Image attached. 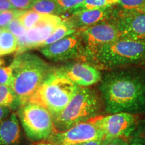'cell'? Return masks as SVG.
<instances>
[{
    "label": "cell",
    "instance_id": "1",
    "mask_svg": "<svg viewBox=\"0 0 145 145\" xmlns=\"http://www.w3.org/2000/svg\"><path fill=\"white\" fill-rule=\"evenodd\" d=\"M105 108L111 114H137L145 110V74L114 71L101 78L99 87Z\"/></svg>",
    "mask_w": 145,
    "mask_h": 145
},
{
    "label": "cell",
    "instance_id": "2",
    "mask_svg": "<svg viewBox=\"0 0 145 145\" xmlns=\"http://www.w3.org/2000/svg\"><path fill=\"white\" fill-rule=\"evenodd\" d=\"M10 65L13 69L11 88L19 106L29 100L54 70L39 56L26 52L16 54Z\"/></svg>",
    "mask_w": 145,
    "mask_h": 145
},
{
    "label": "cell",
    "instance_id": "3",
    "mask_svg": "<svg viewBox=\"0 0 145 145\" xmlns=\"http://www.w3.org/2000/svg\"><path fill=\"white\" fill-rule=\"evenodd\" d=\"M100 109L101 101L96 92L87 87L78 86L66 108L54 118L56 132L64 131L98 116Z\"/></svg>",
    "mask_w": 145,
    "mask_h": 145
},
{
    "label": "cell",
    "instance_id": "4",
    "mask_svg": "<svg viewBox=\"0 0 145 145\" xmlns=\"http://www.w3.org/2000/svg\"><path fill=\"white\" fill-rule=\"evenodd\" d=\"M77 88V85L53 70L28 101L44 107L54 118L66 108Z\"/></svg>",
    "mask_w": 145,
    "mask_h": 145
},
{
    "label": "cell",
    "instance_id": "5",
    "mask_svg": "<svg viewBox=\"0 0 145 145\" xmlns=\"http://www.w3.org/2000/svg\"><path fill=\"white\" fill-rule=\"evenodd\" d=\"M89 59L104 68L144 62L145 41L118 39L101 46Z\"/></svg>",
    "mask_w": 145,
    "mask_h": 145
},
{
    "label": "cell",
    "instance_id": "6",
    "mask_svg": "<svg viewBox=\"0 0 145 145\" xmlns=\"http://www.w3.org/2000/svg\"><path fill=\"white\" fill-rule=\"evenodd\" d=\"M16 114L26 137L32 142L47 141L56 132L52 114L40 105L26 101L18 107Z\"/></svg>",
    "mask_w": 145,
    "mask_h": 145
},
{
    "label": "cell",
    "instance_id": "7",
    "mask_svg": "<svg viewBox=\"0 0 145 145\" xmlns=\"http://www.w3.org/2000/svg\"><path fill=\"white\" fill-rule=\"evenodd\" d=\"M135 114L121 112L91 119L102 132L104 140L115 138H127L134 133L138 126Z\"/></svg>",
    "mask_w": 145,
    "mask_h": 145
},
{
    "label": "cell",
    "instance_id": "8",
    "mask_svg": "<svg viewBox=\"0 0 145 145\" xmlns=\"http://www.w3.org/2000/svg\"><path fill=\"white\" fill-rule=\"evenodd\" d=\"M78 31L84 46L85 58L88 59L101 46L122 39L120 32L113 22L99 23Z\"/></svg>",
    "mask_w": 145,
    "mask_h": 145
},
{
    "label": "cell",
    "instance_id": "9",
    "mask_svg": "<svg viewBox=\"0 0 145 145\" xmlns=\"http://www.w3.org/2000/svg\"><path fill=\"white\" fill-rule=\"evenodd\" d=\"M99 139H104V135L90 120L75 125L64 131L55 132L46 142L51 145H76Z\"/></svg>",
    "mask_w": 145,
    "mask_h": 145
},
{
    "label": "cell",
    "instance_id": "10",
    "mask_svg": "<svg viewBox=\"0 0 145 145\" xmlns=\"http://www.w3.org/2000/svg\"><path fill=\"white\" fill-rule=\"evenodd\" d=\"M64 19L59 16L47 15L32 28L27 30L22 37L18 39L17 54L22 53L32 48L42 47L45 41Z\"/></svg>",
    "mask_w": 145,
    "mask_h": 145
},
{
    "label": "cell",
    "instance_id": "11",
    "mask_svg": "<svg viewBox=\"0 0 145 145\" xmlns=\"http://www.w3.org/2000/svg\"><path fill=\"white\" fill-rule=\"evenodd\" d=\"M42 54L52 61H66L85 57V49L79 31L53 44L42 47Z\"/></svg>",
    "mask_w": 145,
    "mask_h": 145
},
{
    "label": "cell",
    "instance_id": "12",
    "mask_svg": "<svg viewBox=\"0 0 145 145\" xmlns=\"http://www.w3.org/2000/svg\"><path fill=\"white\" fill-rule=\"evenodd\" d=\"M112 22L118 29L122 39L145 41V13L117 12Z\"/></svg>",
    "mask_w": 145,
    "mask_h": 145
},
{
    "label": "cell",
    "instance_id": "13",
    "mask_svg": "<svg viewBox=\"0 0 145 145\" xmlns=\"http://www.w3.org/2000/svg\"><path fill=\"white\" fill-rule=\"evenodd\" d=\"M57 73L63 76L74 84L81 87H88L101 80L99 71L86 63H71L54 69Z\"/></svg>",
    "mask_w": 145,
    "mask_h": 145
},
{
    "label": "cell",
    "instance_id": "14",
    "mask_svg": "<svg viewBox=\"0 0 145 145\" xmlns=\"http://www.w3.org/2000/svg\"><path fill=\"white\" fill-rule=\"evenodd\" d=\"M116 11L112 8H106L95 10H84L72 14L65 20L75 29L79 30L93 26L97 24L106 22L109 20H113L116 14Z\"/></svg>",
    "mask_w": 145,
    "mask_h": 145
},
{
    "label": "cell",
    "instance_id": "15",
    "mask_svg": "<svg viewBox=\"0 0 145 145\" xmlns=\"http://www.w3.org/2000/svg\"><path fill=\"white\" fill-rule=\"evenodd\" d=\"M21 129L17 114L12 112L0 121V145H19Z\"/></svg>",
    "mask_w": 145,
    "mask_h": 145
},
{
    "label": "cell",
    "instance_id": "16",
    "mask_svg": "<svg viewBox=\"0 0 145 145\" xmlns=\"http://www.w3.org/2000/svg\"><path fill=\"white\" fill-rule=\"evenodd\" d=\"M18 49V39L6 28H0V57L7 55Z\"/></svg>",
    "mask_w": 145,
    "mask_h": 145
},
{
    "label": "cell",
    "instance_id": "17",
    "mask_svg": "<svg viewBox=\"0 0 145 145\" xmlns=\"http://www.w3.org/2000/svg\"><path fill=\"white\" fill-rule=\"evenodd\" d=\"M30 10L40 14L59 16L65 12L55 0H36Z\"/></svg>",
    "mask_w": 145,
    "mask_h": 145
},
{
    "label": "cell",
    "instance_id": "18",
    "mask_svg": "<svg viewBox=\"0 0 145 145\" xmlns=\"http://www.w3.org/2000/svg\"><path fill=\"white\" fill-rule=\"evenodd\" d=\"M77 30V29L73 28L71 25H70L67 22H66L64 20L63 22L54 30V32L49 36V38L45 41L43 46L53 44L56 42L61 40V39H64L66 36L75 33Z\"/></svg>",
    "mask_w": 145,
    "mask_h": 145
},
{
    "label": "cell",
    "instance_id": "19",
    "mask_svg": "<svg viewBox=\"0 0 145 145\" xmlns=\"http://www.w3.org/2000/svg\"><path fill=\"white\" fill-rule=\"evenodd\" d=\"M19 103L13 89L10 86L0 85V108H18Z\"/></svg>",
    "mask_w": 145,
    "mask_h": 145
},
{
    "label": "cell",
    "instance_id": "20",
    "mask_svg": "<svg viewBox=\"0 0 145 145\" xmlns=\"http://www.w3.org/2000/svg\"><path fill=\"white\" fill-rule=\"evenodd\" d=\"M119 1L120 0H85L82 4L72 10L71 13L75 14L84 10L110 8L114 5L118 4Z\"/></svg>",
    "mask_w": 145,
    "mask_h": 145
},
{
    "label": "cell",
    "instance_id": "21",
    "mask_svg": "<svg viewBox=\"0 0 145 145\" xmlns=\"http://www.w3.org/2000/svg\"><path fill=\"white\" fill-rule=\"evenodd\" d=\"M47 14H42L34 12L33 10L25 11L22 15L18 18L27 30L32 28L37 25L45 18Z\"/></svg>",
    "mask_w": 145,
    "mask_h": 145
},
{
    "label": "cell",
    "instance_id": "22",
    "mask_svg": "<svg viewBox=\"0 0 145 145\" xmlns=\"http://www.w3.org/2000/svg\"><path fill=\"white\" fill-rule=\"evenodd\" d=\"M24 12L15 9L0 12V28H5L12 20L19 18Z\"/></svg>",
    "mask_w": 145,
    "mask_h": 145
},
{
    "label": "cell",
    "instance_id": "23",
    "mask_svg": "<svg viewBox=\"0 0 145 145\" xmlns=\"http://www.w3.org/2000/svg\"><path fill=\"white\" fill-rule=\"evenodd\" d=\"M13 80V69L11 65L5 66L0 61V85L11 87Z\"/></svg>",
    "mask_w": 145,
    "mask_h": 145
},
{
    "label": "cell",
    "instance_id": "24",
    "mask_svg": "<svg viewBox=\"0 0 145 145\" xmlns=\"http://www.w3.org/2000/svg\"><path fill=\"white\" fill-rule=\"evenodd\" d=\"M5 28H6L9 31L12 32L16 37H17L18 39L24 36V34H26L27 31V29L25 28L22 23L21 22V21L18 18H16V19L12 20Z\"/></svg>",
    "mask_w": 145,
    "mask_h": 145
},
{
    "label": "cell",
    "instance_id": "25",
    "mask_svg": "<svg viewBox=\"0 0 145 145\" xmlns=\"http://www.w3.org/2000/svg\"><path fill=\"white\" fill-rule=\"evenodd\" d=\"M118 4L122 10L137 12L145 5V0H120Z\"/></svg>",
    "mask_w": 145,
    "mask_h": 145
},
{
    "label": "cell",
    "instance_id": "26",
    "mask_svg": "<svg viewBox=\"0 0 145 145\" xmlns=\"http://www.w3.org/2000/svg\"><path fill=\"white\" fill-rule=\"evenodd\" d=\"M85 0H55L64 12H71L84 2Z\"/></svg>",
    "mask_w": 145,
    "mask_h": 145
},
{
    "label": "cell",
    "instance_id": "27",
    "mask_svg": "<svg viewBox=\"0 0 145 145\" xmlns=\"http://www.w3.org/2000/svg\"><path fill=\"white\" fill-rule=\"evenodd\" d=\"M12 5L17 10H30L36 0H9Z\"/></svg>",
    "mask_w": 145,
    "mask_h": 145
},
{
    "label": "cell",
    "instance_id": "28",
    "mask_svg": "<svg viewBox=\"0 0 145 145\" xmlns=\"http://www.w3.org/2000/svg\"><path fill=\"white\" fill-rule=\"evenodd\" d=\"M103 145H129V142L125 138L120 137L104 140Z\"/></svg>",
    "mask_w": 145,
    "mask_h": 145
},
{
    "label": "cell",
    "instance_id": "29",
    "mask_svg": "<svg viewBox=\"0 0 145 145\" xmlns=\"http://www.w3.org/2000/svg\"><path fill=\"white\" fill-rule=\"evenodd\" d=\"M15 9L9 0H0V12Z\"/></svg>",
    "mask_w": 145,
    "mask_h": 145
},
{
    "label": "cell",
    "instance_id": "30",
    "mask_svg": "<svg viewBox=\"0 0 145 145\" xmlns=\"http://www.w3.org/2000/svg\"><path fill=\"white\" fill-rule=\"evenodd\" d=\"M129 145H145V138L135 135L129 142Z\"/></svg>",
    "mask_w": 145,
    "mask_h": 145
},
{
    "label": "cell",
    "instance_id": "31",
    "mask_svg": "<svg viewBox=\"0 0 145 145\" xmlns=\"http://www.w3.org/2000/svg\"><path fill=\"white\" fill-rule=\"evenodd\" d=\"M12 112V110L10 108H0V121L10 116Z\"/></svg>",
    "mask_w": 145,
    "mask_h": 145
},
{
    "label": "cell",
    "instance_id": "32",
    "mask_svg": "<svg viewBox=\"0 0 145 145\" xmlns=\"http://www.w3.org/2000/svg\"><path fill=\"white\" fill-rule=\"evenodd\" d=\"M135 135L139 136L145 138V120L141 123L138 126V128L136 131Z\"/></svg>",
    "mask_w": 145,
    "mask_h": 145
},
{
    "label": "cell",
    "instance_id": "33",
    "mask_svg": "<svg viewBox=\"0 0 145 145\" xmlns=\"http://www.w3.org/2000/svg\"><path fill=\"white\" fill-rule=\"evenodd\" d=\"M104 139H99V140H93L87 142L80 143L76 145H103L104 144Z\"/></svg>",
    "mask_w": 145,
    "mask_h": 145
},
{
    "label": "cell",
    "instance_id": "34",
    "mask_svg": "<svg viewBox=\"0 0 145 145\" xmlns=\"http://www.w3.org/2000/svg\"><path fill=\"white\" fill-rule=\"evenodd\" d=\"M138 12H142V13H145V5L142 7V8H141L140 10L137 11Z\"/></svg>",
    "mask_w": 145,
    "mask_h": 145
},
{
    "label": "cell",
    "instance_id": "35",
    "mask_svg": "<svg viewBox=\"0 0 145 145\" xmlns=\"http://www.w3.org/2000/svg\"><path fill=\"white\" fill-rule=\"evenodd\" d=\"M38 145H51V144H50V143L48 142H39Z\"/></svg>",
    "mask_w": 145,
    "mask_h": 145
},
{
    "label": "cell",
    "instance_id": "36",
    "mask_svg": "<svg viewBox=\"0 0 145 145\" xmlns=\"http://www.w3.org/2000/svg\"><path fill=\"white\" fill-rule=\"evenodd\" d=\"M19 145H20V144H19Z\"/></svg>",
    "mask_w": 145,
    "mask_h": 145
}]
</instances>
